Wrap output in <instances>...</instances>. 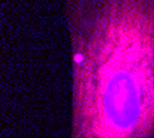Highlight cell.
<instances>
[{"label": "cell", "instance_id": "obj_1", "mask_svg": "<svg viewBox=\"0 0 154 138\" xmlns=\"http://www.w3.org/2000/svg\"><path fill=\"white\" fill-rule=\"evenodd\" d=\"M69 138H154V0H64Z\"/></svg>", "mask_w": 154, "mask_h": 138}]
</instances>
